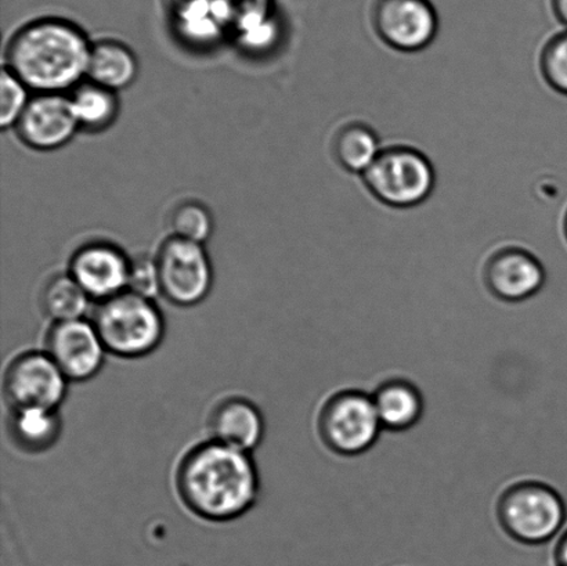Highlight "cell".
Masks as SVG:
<instances>
[{
	"label": "cell",
	"mask_w": 567,
	"mask_h": 566,
	"mask_svg": "<svg viewBox=\"0 0 567 566\" xmlns=\"http://www.w3.org/2000/svg\"><path fill=\"white\" fill-rule=\"evenodd\" d=\"M540 70L548 86L567 96V30L554 35L543 48Z\"/></svg>",
	"instance_id": "obj_22"
},
{
	"label": "cell",
	"mask_w": 567,
	"mask_h": 566,
	"mask_svg": "<svg viewBox=\"0 0 567 566\" xmlns=\"http://www.w3.org/2000/svg\"><path fill=\"white\" fill-rule=\"evenodd\" d=\"M27 147L54 152L66 146L81 131L70 96L64 93H37L14 127Z\"/></svg>",
	"instance_id": "obj_12"
},
{
	"label": "cell",
	"mask_w": 567,
	"mask_h": 566,
	"mask_svg": "<svg viewBox=\"0 0 567 566\" xmlns=\"http://www.w3.org/2000/svg\"><path fill=\"white\" fill-rule=\"evenodd\" d=\"M92 44L74 22L44 17L13 33L6 48L4 66L30 91H74L87 78Z\"/></svg>",
	"instance_id": "obj_2"
},
{
	"label": "cell",
	"mask_w": 567,
	"mask_h": 566,
	"mask_svg": "<svg viewBox=\"0 0 567 566\" xmlns=\"http://www.w3.org/2000/svg\"><path fill=\"white\" fill-rule=\"evenodd\" d=\"M482 280L494 298L507 303L530 301L548 285L546 266L520 247L498 249L486 260Z\"/></svg>",
	"instance_id": "obj_11"
},
{
	"label": "cell",
	"mask_w": 567,
	"mask_h": 566,
	"mask_svg": "<svg viewBox=\"0 0 567 566\" xmlns=\"http://www.w3.org/2000/svg\"><path fill=\"white\" fill-rule=\"evenodd\" d=\"M555 559H557L558 566H567V526L563 535L559 536Z\"/></svg>",
	"instance_id": "obj_25"
},
{
	"label": "cell",
	"mask_w": 567,
	"mask_h": 566,
	"mask_svg": "<svg viewBox=\"0 0 567 566\" xmlns=\"http://www.w3.org/2000/svg\"><path fill=\"white\" fill-rule=\"evenodd\" d=\"M381 152L380 137L363 122H349L333 136V158L349 174L363 176Z\"/></svg>",
	"instance_id": "obj_18"
},
{
	"label": "cell",
	"mask_w": 567,
	"mask_h": 566,
	"mask_svg": "<svg viewBox=\"0 0 567 566\" xmlns=\"http://www.w3.org/2000/svg\"><path fill=\"white\" fill-rule=\"evenodd\" d=\"M319 431L326 445L344 456H358L375 445L383 431L370 392L347 390L322 404Z\"/></svg>",
	"instance_id": "obj_6"
},
{
	"label": "cell",
	"mask_w": 567,
	"mask_h": 566,
	"mask_svg": "<svg viewBox=\"0 0 567 566\" xmlns=\"http://www.w3.org/2000/svg\"><path fill=\"white\" fill-rule=\"evenodd\" d=\"M30 92V88L4 66L2 86H0V94H2L0 125H2L3 131L16 127L17 122L20 121L31 102Z\"/></svg>",
	"instance_id": "obj_23"
},
{
	"label": "cell",
	"mask_w": 567,
	"mask_h": 566,
	"mask_svg": "<svg viewBox=\"0 0 567 566\" xmlns=\"http://www.w3.org/2000/svg\"><path fill=\"white\" fill-rule=\"evenodd\" d=\"M498 512L508 534L526 545H546L557 539L567 526L564 497L542 482H524L511 487Z\"/></svg>",
	"instance_id": "obj_5"
},
{
	"label": "cell",
	"mask_w": 567,
	"mask_h": 566,
	"mask_svg": "<svg viewBox=\"0 0 567 566\" xmlns=\"http://www.w3.org/2000/svg\"><path fill=\"white\" fill-rule=\"evenodd\" d=\"M372 399L383 430H409L424 415V398L419 387L408 380H389L378 388Z\"/></svg>",
	"instance_id": "obj_17"
},
{
	"label": "cell",
	"mask_w": 567,
	"mask_h": 566,
	"mask_svg": "<svg viewBox=\"0 0 567 566\" xmlns=\"http://www.w3.org/2000/svg\"><path fill=\"white\" fill-rule=\"evenodd\" d=\"M251 454L213 440L188 449L175 475L176 493L187 512L215 524L231 523L251 512L260 492Z\"/></svg>",
	"instance_id": "obj_1"
},
{
	"label": "cell",
	"mask_w": 567,
	"mask_h": 566,
	"mask_svg": "<svg viewBox=\"0 0 567 566\" xmlns=\"http://www.w3.org/2000/svg\"><path fill=\"white\" fill-rule=\"evenodd\" d=\"M564 235H565V238L567 241V210H566L565 219H564Z\"/></svg>",
	"instance_id": "obj_27"
},
{
	"label": "cell",
	"mask_w": 567,
	"mask_h": 566,
	"mask_svg": "<svg viewBox=\"0 0 567 566\" xmlns=\"http://www.w3.org/2000/svg\"><path fill=\"white\" fill-rule=\"evenodd\" d=\"M8 435L17 451L24 454H43L58 445L63 432L60 410L25 408L10 409Z\"/></svg>",
	"instance_id": "obj_15"
},
{
	"label": "cell",
	"mask_w": 567,
	"mask_h": 566,
	"mask_svg": "<svg viewBox=\"0 0 567 566\" xmlns=\"http://www.w3.org/2000/svg\"><path fill=\"white\" fill-rule=\"evenodd\" d=\"M364 186L388 207H419L431 197L436 185L435 168L420 150L409 146L382 148L363 176Z\"/></svg>",
	"instance_id": "obj_4"
},
{
	"label": "cell",
	"mask_w": 567,
	"mask_h": 566,
	"mask_svg": "<svg viewBox=\"0 0 567 566\" xmlns=\"http://www.w3.org/2000/svg\"><path fill=\"white\" fill-rule=\"evenodd\" d=\"M157 260L159 291L176 307L192 308L209 296L214 268L204 244L171 236L161 244Z\"/></svg>",
	"instance_id": "obj_7"
},
{
	"label": "cell",
	"mask_w": 567,
	"mask_h": 566,
	"mask_svg": "<svg viewBox=\"0 0 567 566\" xmlns=\"http://www.w3.org/2000/svg\"><path fill=\"white\" fill-rule=\"evenodd\" d=\"M551 6L555 17L567 30V0H551Z\"/></svg>",
	"instance_id": "obj_26"
},
{
	"label": "cell",
	"mask_w": 567,
	"mask_h": 566,
	"mask_svg": "<svg viewBox=\"0 0 567 566\" xmlns=\"http://www.w3.org/2000/svg\"><path fill=\"white\" fill-rule=\"evenodd\" d=\"M70 382L92 380L103 369L105 349L92 320L78 319L52 323L44 349Z\"/></svg>",
	"instance_id": "obj_10"
},
{
	"label": "cell",
	"mask_w": 567,
	"mask_h": 566,
	"mask_svg": "<svg viewBox=\"0 0 567 566\" xmlns=\"http://www.w3.org/2000/svg\"><path fill=\"white\" fill-rule=\"evenodd\" d=\"M207 426L209 440L247 453L262 443L266 430L262 412L244 397H229L216 403Z\"/></svg>",
	"instance_id": "obj_14"
},
{
	"label": "cell",
	"mask_w": 567,
	"mask_h": 566,
	"mask_svg": "<svg viewBox=\"0 0 567 566\" xmlns=\"http://www.w3.org/2000/svg\"><path fill=\"white\" fill-rule=\"evenodd\" d=\"M92 321L107 352L121 359L146 358L165 338V319L158 305L132 291L100 303Z\"/></svg>",
	"instance_id": "obj_3"
},
{
	"label": "cell",
	"mask_w": 567,
	"mask_h": 566,
	"mask_svg": "<svg viewBox=\"0 0 567 566\" xmlns=\"http://www.w3.org/2000/svg\"><path fill=\"white\" fill-rule=\"evenodd\" d=\"M127 291L154 299L161 296L157 260L141 255L131 259L130 287Z\"/></svg>",
	"instance_id": "obj_24"
},
{
	"label": "cell",
	"mask_w": 567,
	"mask_h": 566,
	"mask_svg": "<svg viewBox=\"0 0 567 566\" xmlns=\"http://www.w3.org/2000/svg\"><path fill=\"white\" fill-rule=\"evenodd\" d=\"M130 271L131 259L107 241H93L78 248L69 269L87 297L100 303L127 291Z\"/></svg>",
	"instance_id": "obj_13"
},
{
	"label": "cell",
	"mask_w": 567,
	"mask_h": 566,
	"mask_svg": "<svg viewBox=\"0 0 567 566\" xmlns=\"http://www.w3.org/2000/svg\"><path fill=\"white\" fill-rule=\"evenodd\" d=\"M172 236L204 244L213 236L214 218L210 210L198 202H185L171 215Z\"/></svg>",
	"instance_id": "obj_21"
},
{
	"label": "cell",
	"mask_w": 567,
	"mask_h": 566,
	"mask_svg": "<svg viewBox=\"0 0 567 566\" xmlns=\"http://www.w3.org/2000/svg\"><path fill=\"white\" fill-rule=\"evenodd\" d=\"M138 60L124 42L103 39L92 44L87 80L118 93L136 82Z\"/></svg>",
	"instance_id": "obj_16"
},
{
	"label": "cell",
	"mask_w": 567,
	"mask_h": 566,
	"mask_svg": "<svg viewBox=\"0 0 567 566\" xmlns=\"http://www.w3.org/2000/svg\"><path fill=\"white\" fill-rule=\"evenodd\" d=\"M70 100L81 131L103 132L118 119V93L92 81L80 83L71 92Z\"/></svg>",
	"instance_id": "obj_19"
},
{
	"label": "cell",
	"mask_w": 567,
	"mask_h": 566,
	"mask_svg": "<svg viewBox=\"0 0 567 566\" xmlns=\"http://www.w3.org/2000/svg\"><path fill=\"white\" fill-rule=\"evenodd\" d=\"M70 381L47 351H27L10 360L3 375L4 402L10 409L60 410Z\"/></svg>",
	"instance_id": "obj_8"
},
{
	"label": "cell",
	"mask_w": 567,
	"mask_h": 566,
	"mask_svg": "<svg viewBox=\"0 0 567 566\" xmlns=\"http://www.w3.org/2000/svg\"><path fill=\"white\" fill-rule=\"evenodd\" d=\"M372 25L389 48L416 53L435 41L439 16L430 0H377Z\"/></svg>",
	"instance_id": "obj_9"
},
{
	"label": "cell",
	"mask_w": 567,
	"mask_h": 566,
	"mask_svg": "<svg viewBox=\"0 0 567 566\" xmlns=\"http://www.w3.org/2000/svg\"><path fill=\"white\" fill-rule=\"evenodd\" d=\"M91 301L70 274L53 276L43 287L41 296L43 313L53 323L85 319Z\"/></svg>",
	"instance_id": "obj_20"
}]
</instances>
